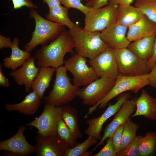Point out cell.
<instances>
[{"mask_svg": "<svg viewBox=\"0 0 156 156\" xmlns=\"http://www.w3.org/2000/svg\"><path fill=\"white\" fill-rule=\"evenodd\" d=\"M73 39L68 31L63 30L49 44L43 46L34 56L38 67H51L55 69L64 64L65 55L75 48Z\"/></svg>", "mask_w": 156, "mask_h": 156, "instance_id": "1", "label": "cell"}, {"mask_svg": "<svg viewBox=\"0 0 156 156\" xmlns=\"http://www.w3.org/2000/svg\"><path fill=\"white\" fill-rule=\"evenodd\" d=\"M29 17L34 19V31L30 41L24 45L25 51L30 52L38 45H46L57 38L64 30V26L44 19L34 8L30 9Z\"/></svg>", "mask_w": 156, "mask_h": 156, "instance_id": "2", "label": "cell"}, {"mask_svg": "<svg viewBox=\"0 0 156 156\" xmlns=\"http://www.w3.org/2000/svg\"><path fill=\"white\" fill-rule=\"evenodd\" d=\"M69 30L77 53L85 58L91 59L109 47L101 38L100 31L85 30L76 24Z\"/></svg>", "mask_w": 156, "mask_h": 156, "instance_id": "3", "label": "cell"}, {"mask_svg": "<svg viewBox=\"0 0 156 156\" xmlns=\"http://www.w3.org/2000/svg\"><path fill=\"white\" fill-rule=\"evenodd\" d=\"M64 66L56 69V75L52 90L47 96L43 97L46 103L62 107L69 103L76 97L79 89L70 82Z\"/></svg>", "mask_w": 156, "mask_h": 156, "instance_id": "4", "label": "cell"}, {"mask_svg": "<svg viewBox=\"0 0 156 156\" xmlns=\"http://www.w3.org/2000/svg\"><path fill=\"white\" fill-rule=\"evenodd\" d=\"M149 85L148 74L128 76L119 73L109 92L103 99L89 108L84 118H87L98 107L100 108L105 107L110 101L123 92L131 91L134 93H137L141 89Z\"/></svg>", "mask_w": 156, "mask_h": 156, "instance_id": "5", "label": "cell"}, {"mask_svg": "<svg viewBox=\"0 0 156 156\" xmlns=\"http://www.w3.org/2000/svg\"><path fill=\"white\" fill-rule=\"evenodd\" d=\"M118 5L109 3L101 8H92L85 15L83 29L101 31L116 23Z\"/></svg>", "mask_w": 156, "mask_h": 156, "instance_id": "6", "label": "cell"}, {"mask_svg": "<svg viewBox=\"0 0 156 156\" xmlns=\"http://www.w3.org/2000/svg\"><path fill=\"white\" fill-rule=\"evenodd\" d=\"M115 51L120 74L136 76L149 73L147 61L138 57L127 48Z\"/></svg>", "mask_w": 156, "mask_h": 156, "instance_id": "7", "label": "cell"}, {"mask_svg": "<svg viewBox=\"0 0 156 156\" xmlns=\"http://www.w3.org/2000/svg\"><path fill=\"white\" fill-rule=\"evenodd\" d=\"M85 58L77 53L64 61V66L73 77V83L79 87L86 86L99 78Z\"/></svg>", "mask_w": 156, "mask_h": 156, "instance_id": "8", "label": "cell"}, {"mask_svg": "<svg viewBox=\"0 0 156 156\" xmlns=\"http://www.w3.org/2000/svg\"><path fill=\"white\" fill-rule=\"evenodd\" d=\"M62 118V107L45 103L41 114L25 126L35 127L38 130V134L43 137L56 135L57 125Z\"/></svg>", "mask_w": 156, "mask_h": 156, "instance_id": "9", "label": "cell"}, {"mask_svg": "<svg viewBox=\"0 0 156 156\" xmlns=\"http://www.w3.org/2000/svg\"><path fill=\"white\" fill-rule=\"evenodd\" d=\"M115 81V79L109 78H99L86 87L79 89L77 96L82 100L83 104L93 106L109 92Z\"/></svg>", "mask_w": 156, "mask_h": 156, "instance_id": "10", "label": "cell"}, {"mask_svg": "<svg viewBox=\"0 0 156 156\" xmlns=\"http://www.w3.org/2000/svg\"><path fill=\"white\" fill-rule=\"evenodd\" d=\"M88 62L99 77L115 79L119 74L115 50L108 47Z\"/></svg>", "mask_w": 156, "mask_h": 156, "instance_id": "11", "label": "cell"}, {"mask_svg": "<svg viewBox=\"0 0 156 156\" xmlns=\"http://www.w3.org/2000/svg\"><path fill=\"white\" fill-rule=\"evenodd\" d=\"M131 97V94L129 92H125L119 95L117 101L113 104L109 103L107 108L101 116L97 118L88 119L86 121L88 127L84 133L88 136H92L97 139L101 140L102 137L101 133L105 122L115 114L123 103Z\"/></svg>", "mask_w": 156, "mask_h": 156, "instance_id": "12", "label": "cell"}, {"mask_svg": "<svg viewBox=\"0 0 156 156\" xmlns=\"http://www.w3.org/2000/svg\"><path fill=\"white\" fill-rule=\"evenodd\" d=\"M35 153L37 156H64L71 148L57 135L43 137L38 134Z\"/></svg>", "mask_w": 156, "mask_h": 156, "instance_id": "13", "label": "cell"}, {"mask_svg": "<svg viewBox=\"0 0 156 156\" xmlns=\"http://www.w3.org/2000/svg\"><path fill=\"white\" fill-rule=\"evenodd\" d=\"M26 129L25 126L21 125L14 136L1 141L0 151H6V155L12 156H27L35 152L34 145L28 143L24 135Z\"/></svg>", "mask_w": 156, "mask_h": 156, "instance_id": "14", "label": "cell"}, {"mask_svg": "<svg viewBox=\"0 0 156 156\" xmlns=\"http://www.w3.org/2000/svg\"><path fill=\"white\" fill-rule=\"evenodd\" d=\"M138 97L126 100L122 104L112 121L107 126L104 133L99 142L93 149L94 151L99 146L103 145L104 141L113 135L115 130L120 125L124 124L135 112L136 101Z\"/></svg>", "mask_w": 156, "mask_h": 156, "instance_id": "15", "label": "cell"}, {"mask_svg": "<svg viewBox=\"0 0 156 156\" xmlns=\"http://www.w3.org/2000/svg\"><path fill=\"white\" fill-rule=\"evenodd\" d=\"M127 28L116 22L101 31L100 36L106 44L114 50L127 48L131 42L127 37Z\"/></svg>", "mask_w": 156, "mask_h": 156, "instance_id": "16", "label": "cell"}, {"mask_svg": "<svg viewBox=\"0 0 156 156\" xmlns=\"http://www.w3.org/2000/svg\"><path fill=\"white\" fill-rule=\"evenodd\" d=\"M35 60L34 57H31L20 68L11 70L10 73L18 85L24 86L26 93L30 92L31 84L39 73L40 67L35 66Z\"/></svg>", "mask_w": 156, "mask_h": 156, "instance_id": "17", "label": "cell"}, {"mask_svg": "<svg viewBox=\"0 0 156 156\" xmlns=\"http://www.w3.org/2000/svg\"><path fill=\"white\" fill-rule=\"evenodd\" d=\"M156 32V23L143 15L137 22L128 27L127 37L131 42L153 35Z\"/></svg>", "mask_w": 156, "mask_h": 156, "instance_id": "18", "label": "cell"}, {"mask_svg": "<svg viewBox=\"0 0 156 156\" xmlns=\"http://www.w3.org/2000/svg\"><path fill=\"white\" fill-rule=\"evenodd\" d=\"M135 112L131 118L142 116L151 120H156V99L143 88L140 95L137 98Z\"/></svg>", "mask_w": 156, "mask_h": 156, "instance_id": "19", "label": "cell"}, {"mask_svg": "<svg viewBox=\"0 0 156 156\" xmlns=\"http://www.w3.org/2000/svg\"><path fill=\"white\" fill-rule=\"evenodd\" d=\"M41 99L34 92L32 91L26 95L21 102L16 104L6 103L5 108L9 112L15 111L27 116L35 114L41 104Z\"/></svg>", "mask_w": 156, "mask_h": 156, "instance_id": "20", "label": "cell"}, {"mask_svg": "<svg viewBox=\"0 0 156 156\" xmlns=\"http://www.w3.org/2000/svg\"><path fill=\"white\" fill-rule=\"evenodd\" d=\"M156 37V32L130 42L127 48L140 58L147 61L153 54Z\"/></svg>", "mask_w": 156, "mask_h": 156, "instance_id": "21", "label": "cell"}, {"mask_svg": "<svg viewBox=\"0 0 156 156\" xmlns=\"http://www.w3.org/2000/svg\"><path fill=\"white\" fill-rule=\"evenodd\" d=\"M19 40L14 38L10 48L11 53L9 57L3 59V66L11 70H14L22 66L26 60L31 57L30 52L21 49L18 47Z\"/></svg>", "mask_w": 156, "mask_h": 156, "instance_id": "22", "label": "cell"}, {"mask_svg": "<svg viewBox=\"0 0 156 156\" xmlns=\"http://www.w3.org/2000/svg\"><path fill=\"white\" fill-rule=\"evenodd\" d=\"M55 71L56 69L52 67H40L38 74L33 81L31 89L41 100L45 91L49 87Z\"/></svg>", "mask_w": 156, "mask_h": 156, "instance_id": "23", "label": "cell"}, {"mask_svg": "<svg viewBox=\"0 0 156 156\" xmlns=\"http://www.w3.org/2000/svg\"><path fill=\"white\" fill-rule=\"evenodd\" d=\"M143 15L135 6L119 5L116 22L128 28L139 21Z\"/></svg>", "mask_w": 156, "mask_h": 156, "instance_id": "24", "label": "cell"}, {"mask_svg": "<svg viewBox=\"0 0 156 156\" xmlns=\"http://www.w3.org/2000/svg\"><path fill=\"white\" fill-rule=\"evenodd\" d=\"M62 117L76 139L81 138L83 135L79 126L78 112L74 107L69 105L62 107Z\"/></svg>", "mask_w": 156, "mask_h": 156, "instance_id": "25", "label": "cell"}, {"mask_svg": "<svg viewBox=\"0 0 156 156\" xmlns=\"http://www.w3.org/2000/svg\"><path fill=\"white\" fill-rule=\"evenodd\" d=\"M68 8L61 5L49 9L46 17L47 19L59 24L66 26L70 29L74 27L75 24L69 18L68 15Z\"/></svg>", "mask_w": 156, "mask_h": 156, "instance_id": "26", "label": "cell"}, {"mask_svg": "<svg viewBox=\"0 0 156 156\" xmlns=\"http://www.w3.org/2000/svg\"><path fill=\"white\" fill-rule=\"evenodd\" d=\"M139 150L140 156H151L156 155V133L148 132L142 138Z\"/></svg>", "mask_w": 156, "mask_h": 156, "instance_id": "27", "label": "cell"}, {"mask_svg": "<svg viewBox=\"0 0 156 156\" xmlns=\"http://www.w3.org/2000/svg\"><path fill=\"white\" fill-rule=\"evenodd\" d=\"M97 140L95 137L89 135L83 142L77 144L74 147L68 149L64 156H92V152L88 151V150L90 146L97 143Z\"/></svg>", "mask_w": 156, "mask_h": 156, "instance_id": "28", "label": "cell"}, {"mask_svg": "<svg viewBox=\"0 0 156 156\" xmlns=\"http://www.w3.org/2000/svg\"><path fill=\"white\" fill-rule=\"evenodd\" d=\"M130 118L125 122L123 131L122 142L119 151L122 150L136 136L139 125L134 122Z\"/></svg>", "mask_w": 156, "mask_h": 156, "instance_id": "29", "label": "cell"}, {"mask_svg": "<svg viewBox=\"0 0 156 156\" xmlns=\"http://www.w3.org/2000/svg\"><path fill=\"white\" fill-rule=\"evenodd\" d=\"M135 5L143 15L156 23V0H135Z\"/></svg>", "mask_w": 156, "mask_h": 156, "instance_id": "30", "label": "cell"}, {"mask_svg": "<svg viewBox=\"0 0 156 156\" xmlns=\"http://www.w3.org/2000/svg\"><path fill=\"white\" fill-rule=\"evenodd\" d=\"M57 133L59 137L71 148L78 144L77 139L73 136L62 117L59 120L57 125Z\"/></svg>", "mask_w": 156, "mask_h": 156, "instance_id": "31", "label": "cell"}, {"mask_svg": "<svg viewBox=\"0 0 156 156\" xmlns=\"http://www.w3.org/2000/svg\"><path fill=\"white\" fill-rule=\"evenodd\" d=\"M143 136H136L131 142L117 154V156H140L139 146Z\"/></svg>", "mask_w": 156, "mask_h": 156, "instance_id": "32", "label": "cell"}, {"mask_svg": "<svg viewBox=\"0 0 156 156\" xmlns=\"http://www.w3.org/2000/svg\"><path fill=\"white\" fill-rule=\"evenodd\" d=\"M61 4L68 8H74L79 10L85 15L90 11L92 8L83 5L81 0H60Z\"/></svg>", "mask_w": 156, "mask_h": 156, "instance_id": "33", "label": "cell"}, {"mask_svg": "<svg viewBox=\"0 0 156 156\" xmlns=\"http://www.w3.org/2000/svg\"><path fill=\"white\" fill-rule=\"evenodd\" d=\"M112 135L106 140L105 145L100 151L93 156H117V153L115 152L113 146Z\"/></svg>", "mask_w": 156, "mask_h": 156, "instance_id": "34", "label": "cell"}, {"mask_svg": "<svg viewBox=\"0 0 156 156\" xmlns=\"http://www.w3.org/2000/svg\"><path fill=\"white\" fill-rule=\"evenodd\" d=\"M124 124L119 126L114 131L112 135V142L113 146L114 151L117 154L120 150Z\"/></svg>", "mask_w": 156, "mask_h": 156, "instance_id": "35", "label": "cell"}, {"mask_svg": "<svg viewBox=\"0 0 156 156\" xmlns=\"http://www.w3.org/2000/svg\"><path fill=\"white\" fill-rule=\"evenodd\" d=\"M14 8L18 9L23 7H25L30 9L38 8V6L35 4L32 0H11Z\"/></svg>", "mask_w": 156, "mask_h": 156, "instance_id": "36", "label": "cell"}, {"mask_svg": "<svg viewBox=\"0 0 156 156\" xmlns=\"http://www.w3.org/2000/svg\"><path fill=\"white\" fill-rule=\"evenodd\" d=\"M109 0H89L85 5L93 8H100L109 4Z\"/></svg>", "mask_w": 156, "mask_h": 156, "instance_id": "37", "label": "cell"}, {"mask_svg": "<svg viewBox=\"0 0 156 156\" xmlns=\"http://www.w3.org/2000/svg\"><path fill=\"white\" fill-rule=\"evenodd\" d=\"M149 85L156 88V63L148 74Z\"/></svg>", "mask_w": 156, "mask_h": 156, "instance_id": "38", "label": "cell"}, {"mask_svg": "<svg viewBox=\"0 0 156 156\" xmlns=\"http://www.w3.org/2000/svg\"><path fill=\"white\" fill-rule=\"evenodd\" d=\"M12 42L10 37H5L0 35V49L5 48H10L12 44Z\"/></svg>", "mask_w": 156, "mask_h": 156, "instance_id": "39", "label": "cell"}, {"mask_svg": "<svg viewBox=\"0 0 156 156\" xmlns=\"http://www.w3.org/2000/svg\"><path fill=\"white\" fill-rule=\"evenodd\" d=\"M156 63V37L154 47L153 54L151 58L147 61V64L148 69L151 70Z\"/></svg>", "mask_w": 156, "mask_h": 156, "instance_id": "40", "label": "cell"}, {"mask_svg": "<svg viewBox=\"0 0 156 156\" xmlns=\"http://www.w3.org/2000/svg\"><path fill=\"white\" fill-rule=\"evenodd\" d=\"M3 64H0V86L3 87H7L10 85L8 79L4 75L2 71V67Z\"/></svg>", "mask_w": 156, "mask_h": 156, "instance_id": "41", "label": "cell"}, {"mask_svg": "<svg viewBox=\"0 0 156 156\" xmlns=\"http://www.w3.org/2000/svg\"><path fill=\"white\" fill-rule=\"evenodd\" d=\"M44 3H46L49 9L61 5L60 0H42Z\"/></svg>", "mask_w": 156, "mask_h": 156, "instance_id": "42", "label": "cell"}, {"mask_svg": "<svg viewBox=\"0 0 156 156\" xmlns=\"http://www.w3.org/2000/svg\"><path fill=\"white\" fill-rule=\"evenodd\" d=\"M134 0H109V3L118 5H130Z\"/></svg>", "mask_w": 156, "mask_h": 156, "instance_id": "43", "label": "cell"}, {"mask_svg": "<svg viewBox=\"0 0 156 156\" xmlns=\"http://www.w3.org/2000/svg\"><path fill=\"white\" fill-rule=\"evenodd\" d=\"M155 156H156V155H155Z\"/></svg>", "mask_w": 156, "mask_h": 156, "instance_id": "44", "label": "cell"}]
</instances>
